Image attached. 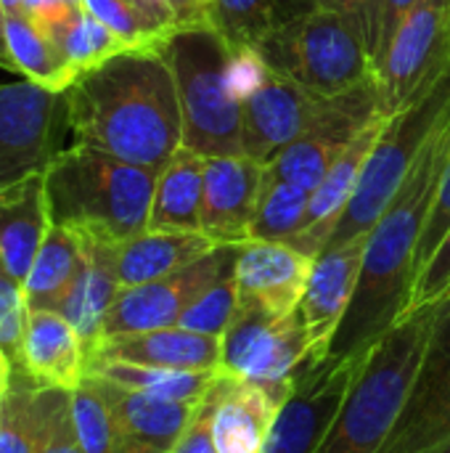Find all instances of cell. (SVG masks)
<instances>
[{
	"label": "cell",
	"mask_w": 450,
	"mask_h": 453,
	"mask_svg": "<svg viewBox=\"0 0 450 453\" xmlns=\"http://www.w3.org/2000/svg\"><path fill=\"white\" fill-rule=\"evenodd\" d=\"M0 69L5 72H16V64H13V56H11V48H8V35H5V8L0 3Z\"/></svg>",
	"instance_id": "obj_46"
},
{
	"label": "cell",
	"mask_w": 450,
	"mask_h": 453,
	"mask_svg": "<svg viewBox=\"0 0 450 453\" xmlns=\"http://www.w3.org/2000/svg\"><path fill=\"white\" fill-rule=\"evenodd\" d=\"M438 308L440 303L411 313L371 348L347 401L313 453H379L419 374Z\"/></svg>",
	"instance_id": "obj_4"
},
{
	"label": "cell",
	"mask_w": 450,
	"mask_h": 453,
	"mask_svg": "<svg viewBox=\"0 0 450 453\" xmlns=\"http://www.w3.org/2000/svg\"><path fill=\"white\" fill-rule=\"evenodd\" d=\"M215 244L202 231H143L125 242L114 244V268L119 287H138L156 279H164L204 255H210Z\"/></svg>",
	"instance_id": "obj_25"
},
{
	"label": "cell",
	"mask_w": 450,
	"mask_h": 453,
	"mask_svg": "<svg viewBox=\"0 0 450 453\" xmlns=\"http://www.w3.org/2000/svg\"><path fill=\"white\" fill-rule=\"evenodd\" d=\"M138 8L167 35L207 21V11L196 0H138Z\"/></svg>",
	"instance_id": "obj_43"
},
{
	"label": "cell",
	"mask_w": 450,
	"mask_h": 453,
	"mask_svg": "<svg viewBox=\"0 0 450 453\" xmlns=\"http://www.w3.org/2000/svg\"><path fill=\"white\" fill-rule=\"evenodd\" d=\"M318 0H215L207 21L233 50H257L271 35L313 13Z\"/></svg>",
	"instance_id": "obj_28"
},
{
	"label": "cell",
	"mask_w": 450,
	"mask_h": 453,
	"mask_svg": "<svg viewBox=\"0 0 450 453\" xmlns=\"http://www.w3.org/2000/svg\"><path fill=\"white\" fill-rule=\"evenodd\" d=\"M366 236L329 247L313 260L308 289L300 303V316L310 342V364H321L358 287L363 268Z\"/></svg>",
	"instance_id": "obj_17"
},
{
	"label": "cell",
	"mask_w": 450,
	"mask_h": 453,
	"mask_svg": "<svg viewBox=\"0 0 450 453\" xmlns=\"http://www.w3.org/2000/svg\"><path fill=\"white\" fill-rule=\"evenodd\" d=\"M450 297V231L443 239V244L435 250V255L430 257V263L424 265V271L416 276L414 289H411V300H408V313L432 308L438 303H446Z\"/></svg>",
	"instance_id": "obj_41"
},
{
	"label": "cell",
	"mask_w": 450,
	"mask_h": 453,
	"mask_svg": "<svg viewBox=\"0 0 450 453\" xmlns=\"http://www.w3.org/2000/svg\"><path fill=\"white\" fill-rule=\"evenodd\" d=\"M85 263L82 236L64 226H50L24 281L27 311H58Z\"/></svg>",
	"instance_id": "obj_29"
},
{
	"label": "cell",
	"mask_w": 450,
	"mask_h": 453,
	"mask_svg": "<svg viewBox=\"0 0 450 453\" xmlns=\"http://www.w3.org/2000/svg\"><path fill=\"white\" fill-rule=\"evenodd\" d=\"M40 441V385L13 374L0 406V453H37Z\"/></svg>",
	"instance_id": "obj_34"
},
{
	"label": "cell",
	"mask_w": 450,
	"mask_h": 453,
	"mask_svg": "<svg viewBox=\"0 0 450 453\" xmlns=\"http://www.w3.org/2000/svg\"><path fill=\"white\" fill-rule=\"evenodd\" d=\"M0 3H3L5 13H11V11H21V5H24V0H0Z\"/></svg>",
	"instance_id": "obj_48"
},
{
	"label": "cell",
	"mask_w": 450,
	"mask_h": 453,
	"mask_svg": "<svg viewBox=\"0 0 450 453\" xmlns=\"http://www.w3.org/2000/svg\"><path fill=\"white\" fill-rule=\"evenodd\" d=\"M156 170L74 143L45 170L53 226L103 242H125L149 228Z\"/></svg>",
	"instance_id": "obj_3"
},
{
	"label": "cell",
	"mask_w": 450,
	"mask_h": 453,
	"mask_svg": "<svg viewBox=\"0 0 450 453\" xmlns=\"http://www.w3.org/2000/svg\"><path fill=\"white\" fill-rule=\"evenodd\" d=\"M313 260L316 257L284 242L249 239L239 244V257L233 265L239 300L260 308L273 319L297 313L308 289Z\"/></svg>",
	"instance_id": "obj_16"
},
{
	"label": "cell",
	"mask_w": 450,
	"mask_h": 453,
	"mask_svg": "<svg viewBox=\"0 0 450 453\" xmlns=\"http://www.w3.org/2000/svg\"><path fill=\"white\" fill-rule=\"evenodd\" d=\"M21 374L40 388L56 390H74L88 377V348L61 313L29 311Z\"/></svg>",
	"instance_id": "obj_23"
},
{
	"label": "cell",
	"mask_w": 450,
	"mask_h": 453,
	"mask_svg": "<svg viewBox=\"0 0 450 453\" xmlns=\"http://www.w3.org/2000/svg\"><path fill=\"white\" fill-rule=\"evenodd\" d=\"M239 244H220L202 260L149 284L122 287L106 313L103 337L178 326L180 316L228 271H233ZM101 337V340H103Z\"/></svg>",
	"instance_id": "obj_12"
},
{
	"label": "cell",
	"mask_w": 450,
	"mask_h": 453,
	"mask_svg": "<svg viewBox=\"0 0 450 453\" xmlns=\"http://www.w3.org/2000/svg\"><path fill=\"white\" fill-rule=\"evenodd\" d=\"M450 154V104L424 141L403 186L366 236L363 268L353 303L321 364L366 356L387 332L406 321L414 289L419 239L432 210Z\"/></svg>",
	"instance_id": "obj_1"
},
{
	"label": "cell",
	"mask_w": 450,
	"mask_h": 453,
	"mask_svg": "<svg viewBox=\"0 0 450 453\" xmlns=\"http://www.w3.org/2000/svg\"><path fill=\"white\" fill-rule=\"evenodd\" d=\"M50 40L56 42V48L74 80L82 72L103 64L106 58H111L122 50H130L109 27H103L82 5H77L72 11V16L50 35Z\"/></svg>",
	"instance_id": "obj_33"
},
{
	"label": "cell",
	"mask_w": 450,
	"mask_h": 453,
	"mask_svg": "<svg viewBox=\"0 0 450 453\" xmlns=\"http://www.w3.org/2000/svg\"><path fill=\"white\" fill-rule=\"evenodd\" d=\"M416 3L419 0H374L371 3V11L363 24V40H366V50L371 58L374 74L382 69L395 32L400 29L406 16L416 8Z\"/></svg>",
	"instance_id": "obj_40"
},
{
	"label": "cell",
	"mask_w": 450,
	"mask_h": 453,
	"mask_svg": "<svg viewBox=\"0 0 450 453\" xmlns=\"http://www.w3.org/2000/svg\"><path fill=\"white\" fill-rule=\"evenodd\" d=\"M204 162L207 157L180 146L159 170L149 231H202L204 202Z\"/></svg>",
	"instance_id": "obj_27"
},
{
	"label": "cell",
	"mask_w": 450,
	"mask_h": 453,
	"mask_svg": "<svg viewBox=\"0 0 450 453\" xmlns=\"http://www.w3.org/2000/svg\"><path fill=\"white\" fill-rule=\"evenodd\" d=\"M308 207H310V191L271 175L265 167V183L249 228V239L292 244L297 234L305 228Z\"/></svg>",
	"instance_id": "obj_32"
},
{
	"label": "cell",
	"mask_w": 450,
	"mask_h": 453,
	"mask_svg": "<svg viewBox=\"0 0 450 453\" xmlns=\"http://www.w3.org/2000/svg\"><path fill=\"white\" fill-rule=\"evenodd\" d=\"M172 453H217L215 441H212V425H210V403H207V395H204L202 403L196 406L194 419L188 422L186 433H183L180 441L175 443Z\"/></svg>",
	"instance_id": "obj_44"
},
{
	"label": "cell",
	"mask_w": 450,
	"mask_h": 453,
	"mask_svg": "<svg viewBox=\"0 0 450 453\" xmlns=\"http://www.w3.org/2000/svg\"><path fill=\"white\" fill-rule=\"evenodd\" d=\"M379 453H450V297L438 308L419 374Z\"/></svg>",
	"instance_id": "obj_13"
},
{
	"label": "cell",
	"mask_w": 450,
	"mask_h": 453,
	"mask_svg": "<svg viewBox=\"0 0 450 453\" xmlns=\"http://www.w3.org/2000/svg\"><path fill=\"white\" fill-rule=\"evenodd\" d=\"M236 308H239V284L233 271H228L180 316L178 326L210 337H223Z\"/></svg>",
	"instance_id": "obj_37"
},
{
	"label": "cell",
	"mask_w": 450,
	"mask_h": 453,
	"mask_svg": "<svg viewBox=\"0 0 450 453\" xmlns=\"http://www.w3.org/2000/svg\"><path fill=\"white\" fill-rule=\"evenodd\" d=\"M448 231H450V154H448V162H446V170H443V178H440V186H438V194H435V202H432V210H430V215H427V223H424L422 239H419L416 265H414V281H416V276L424 271V265L430 263V257L435 255V250L443 244V239L448 236Z\"/></svg>",
	"instance_id": "obj_42"
},
{
	"label": "cell",
	"mask_w": 450,
	"mask_h": 453,
	"mask_svg": "<svg viewBox=\"0 0 450 453\" xmlns=\"http://www.w3.org/2000/svg\"><path fill=\"white\" fill-rule=\"evenodd\" d=\"M265 183V165L244 154L207 157L202 234L215 244H244Z\"/></svg>",
	"instance_id": "obj_18"
},
{
	"label": "cell",
	"mask_w": 450,
	"mask_h": 453,
	"mask_svg": "<svg viewBox=\"0 0 450 453\" xmlns=\"http://www.w3.org/2000/svg\"><path fill=\"white\" fill-rule=\"evenodd\" d=\"M196 3H199V5H202V8H204V11H207V8H210V5H212V3H215V0H196Z\"/></svg>",
	"instance_id": "obj_49"
},
{
	"label": "cell",
	"mask_w": 450,
	"mask_h": 453,
	"mask_svg": "<svg viewBox=\"0 0 450 453\" xmlns=\"http://www.w3.org/2000/svg\"><path fill=\"white\" fill-rule=\"evenodd\" d=\"M5 35L16 72L24 74V80L50 90H66L74 82L56 42L24 11L5 13Z\"/></svg>",
	"instance_id": "obj_31"
},
{
	"label": "cell",
	"mask_w": 450,
	"mask_h": 453,
	"mask_svg": "<svg viewBox=\"0 0 450 453\" xmlns=\"http://www.w3.org/2000/svg\"><path fill=\"white\" fill-rule=\"evenodd\" d=\"M255 53L271 69L321 98L345 96L377 82L361 24L329 8H316L271 35Z\"/></svg>",
	"instance_id": "obj_6"
},
{
	"label": "cell",
	"mask_w": 450,
	"mask_h": 453,
	"mask_svg": "<svg viewBox=\"0 0 450 453\" xmlns=\"http://www.w3.org/2000/svg\"><path fill=\"white\" fill-rule=\"evenodd\" d=\"M450 66V0H419L377 72L379 109L395 117L422 101Z\"/></svg>",
	"instance_id": "obj_11"
},
{
	"label": "cell",
	"mask_w": 450,
	"mask_h": 453,
	"mask_svg": "<svg viewBox=\"0 0 450 453\" xmlns=\"http://www.w3.org/2000/svg\"><path fill=\"white\" fill-rule=\"evenodd\" d=\"M377 117H382L377 82L326 98L316 122L265 167L271 175L313 194L353 138Z\"/></svg>",
	"instance_id": "obj_14"
},
{
	"label": "cell",
	"mask_w": 450,
	"mask_h": 453,
	"mask_svg": "<svg viewBox=\"0 0 450 453\" xmlns=\"http://www.w3.org/2000/svg\"><path fill=\"white\" fill-rule=\"evenodd\" d=\"M207 403L217 453H263L286 401L255 382L217 374Z\"/></svg>",
	"instance_id": "obj_20"
},
{
	"label": "cell",
	"mask_w": 450,
	"mask_h": 453,
	"mask_svg": "<svg viewBox=\"0 0 450 453\" xmlns=\"http://www.w3.org/2000/svg\"><path fill=\"white\" fill-rule=\"evenodd\" d=\"M450 104V66L443 80L411 109L387 117L366 165L358 180V188L339 218L329 247L347 244L358 236H369V231L377 226V220L385 215L387 204L403 186L408 170L414 167L424 141L430 138L435 122Z\"/></svg>",
	"instance_id": "obj_7"
},
{
	"label": "cell",
	"mask_w": 450,
	"mask_h": 453,
	"mask_svg": "<svg viewBox=\"0 0 450 453\" xmlns=\"http://www.w3.org/2000/svg\"><path fill=\"white\" fill-rule=\"evenodd\" d=\"M371 3L374 0H318L321 8H329V11H339L345 16H353L361 24V29L366 24V16L371 11Z\"/></svg>",
	"instance_id": "obj_45"
},
{
	"label": "cell",
	"mask_w": 450,
	"mask_h": 453,
	"mask_svg": "<svg viewBox=\"0 0 450 453\" xmlns=\"http://www.w3.org/2000/svg\"><path fill=\"white\" fill-rule=\"evenodd\" d=\"M233 82L241 96V154L263 165L297 141L326 104L271 69L255 50H233Z\"/></svg>",
	"instance_id": "obj_8"
},
{
	"label": "cell",
	"mask_w": 450,
	"mask_h": 453,
	"mask_svg": "<svg viewBox=\"0 0 450 453\" xmlns=\"http://www.w3.org/2000/svg\"><path fill=\"white\" fill-rule=\"evenodd\" d=\"M125 3H133V5H138V0H125Z\"/></svg>",
	"instance_id": "obj_51"
},
{
	"label": "cell",
	"mask_w": 450,
	"mask_h": 453,
	"mask_svg": "<svg viewBox=\"0 0 450 453\" xmlns=\"http://www.w3.org/2000/svg\"><path fill=\"white\" fill-rule=\"evenodd\" d=\"M371 353V350H369ZM366 353V356H369ZM366 356L347 358L342 364H310L297 372L294 388L278 411L273 433L263 453H313L324 433L347 401Z\"/></svg>",
	"instance_id": "obj_15"
},
{
	"label": "cell",
	"mask_w": 450,
	"mask_h": 453,
	"mask_svg": "<svg viewBox=\"0 0 450 453\" xmlns=\"http://www.w3.org/2000/svg\"><path fill=\"white\" fill-rule=\"evenodd\" d=\"M82 8L90 11L103 27H109L127 48H159L167 40V32H162L156 24L149 21V16L125 0H82Z\"/></svg>",
	"instance_id": "obj_36"
},
{
	"label": "cell",
	"mask_w": 450,
	"mask_h": 453,
	"mask_svg": "<svg viewBox=\"0 0 450 453\" xmlns=\"http://www.w3.org/2000/svg\"><path fill=\"white\" fill-rule=\"evenodd\" d=\"M66 90H50L29 80L0 85V188L45 173L66 149Z\"/></svg>",
	"instance_id": "obj_10"
},
{
	"label": "cell",
	"mask_w": 450,
	"mask_h": 453,
	"mask_svg": "<svg viewBox=\"0 0 450 453\" xmlns=\"http://www.w3.org/2000/svg\"><path fill=\"white\" fill-rule=\"evenodd\" d=\"M74 143L162 170L183 146V117L159 48H130L82 72L66 88Z\"/></svg>",
	"instance_id": "obj_2"
},
{
	"label": "cell",
	"mask_w": 450,
	"mask_h": 453,
	"mask_svg": "<svg viewBox=\"0 0 450 453\" xmlns=\"http://www.w3.org/2000/svg\"><path fill=\"white\" fill-rule=\"evenodd\" d=\"M37 453H85L72 422L69 390L40 388V441Z\"/></svg>",
	"instance_id": "obj_39"
},
{
	"label": "cell",
	"mask_w": 450,
	"mask_h": 453,
	"mask_svg": "<svg viewBox=\"0 0 450 453\" xmlns=\"http://www.w3.org/2000/svg\"><path fill=\"white\" fill-rule=\"evenodd\" d=\"M88 374L103 377L141 395L178 401V403H199L212 390L220 372H178V369H156V366H135V364H93Z\"/></svg>",
	"instance_id": "obj_30"
},
{
	"label": "cell",
	"mask_w": 450,
	"mask_h": 453,
	"mask_svg": "<svg viewBox=\"0 0 450 453\" xmlns=\"http://www.w3.org/2000/svg\"><path fill=\"white\" fill-rule=\"evenodd\" d=\"M93 364H135L178 372H220L223 337L188 332L183 326H164L149 332H130L103 337L88 358Z\"/></svg>",
	"instance_id": "obj_19"
},
{
	"label": "cell",
	"mask_w": 450,
	"mask_h": 453,
	"mask_svg": "<svg viewBox=\"0 0 450 453\" xmlns=\"http://www.w3.org/2000/svg\"><path fill=\"white\" fill-rule=\"evenodd\" d=\"M82 244H85L82 271L56 313H61L77 329L90 358V353L103 337L106 313L122 287H119L117 268H114V242L82 236Z\"/></svg>",
	"instance_id": "obj_26"
},
{
	"label": "cell",
	"mask_w": 450,
	"mask_h": 453,
	"mask_svg": "<svg viewBox=\"0 0 450 453\" xmlns=\"http://www.w3.org/2000/svg\"><path fill=\"white\" fill-rule=\"evenodd\" d=\"M0 406H3V395H0Z\"/></svg>",
	"instance_id": "obj_52"
},
{
	"label": "cell",
	"mask_w": 450,
	"mask_h": 453,
	"mask_svg": "<svg viewBox=\"0 0 450 453\" xmlns=\"http://www.w3.org/2000/svg\"><path fill=\"white\" fill-rule=\"evenodd\" d=\"M72 3H74V5H82V0H72Z\"/></svg>",
	"instance_id": "obj_50"
},
{
	"label": "cell",
	"mask_w": 450,
	"mask_h": 453,
	"mask_svg": "<svg viewBox=\"0 0 450 453\" xmlns=\"http://www.w3.org/2000/svg\"><path fill=\"white\" fill-rule=\"evenodd\" d=\"M69 409L85 453H114V417L95 377L88 374L69 390Z\"/></svg>",
	"instance_id": "obj_35"
},
{
	"label": "cell",
	"mask_w": 450,
	"mask_h": 453,
	"mask_svg": "<svg viewBox=\"0 0 450 453\" xmlns=\"http://www.w3.org/2000/svg\"><path fill=\"white\" fill-rule=\"evenodd\" d=\"M27 300L24 284L8 271L0 257V353L13 374H21V345L27 332Z\"/></svg>",
	"instance_id": "obj_38"
},
{
	"label": "cell",
	"mask_w": 450,
	"mask_h": 453,
	"mask_svg": "<svg viewBox=\"0 0 450 453\" xmlns=\"http://www.w3.org/2000/svg\"><path fill=\"white\" fill-rule=\"evenodd\" d=\"M308 356L310 342L300 311L286 319H273L239 300L223 334L220 374L255 382L286 401Z\"/></svg>",
	"instance_id": "obj_9"
},
{
	"label": "cell",
	"mask_w": 450,
	"mask_h": 453,
	"mask_svg": "<svg viewBox=\"0 0 450 453\" xmlns=\"http://www.w3.org/2000/svg\"><path fill=\"white\" fill-rule=\"evenodd\" d=\"M159 53L175 77L183 146L204 157L241 154V96L225 37L204 21L167 35Z\"/></svg>",
	"instance_id": "obj_5"
},
{
	"label": "cell",
	"mask_w": 450,
	"mask_h": 453,
	"mask_svg": "<svg viewBox=\"0 0 450 453\" xmlns=\"http://www.w3.org/2000/svg\"><path fill=\"white\" fill-rule=\"evenodd\" d=\"M50 226L45 173L27 175L0 188V257L21 284Z\"/></svg>",
	"instance_id": "obj_24"
},
{
	"label": "cell",
	"mask_w": 450,
	"mask_h": 453,
	"mask_svg": "<svg viewBox=\"0 0 450 453\" xmlns=\"http://www.w3.org/2000/svg\"><path fill=\"white\" fill-rule=\"evenodd\" d=\"M11 380H13V372H11L8 361L3 358V353H0V395L11 388Z\"/></svg>",
	"instance_id": "obj_47"
},
{
	"label": "cell",
	"mask_w": 450,
	"mask_h": 453,
	"mask_svg": "<svg viewBox=\"0 0 450 453\" xmlns=\"http://www.w3.org/2000/svg\"><path fill=\"white\" fill-rule=\"evenodd\" d=\"M95 377V374H90ZM101 385L114 417V453H172L202 403H178L133 393L103 377Z\"/></svg>",
	"instance_id": "obj_21"
},
{
	"label": "cell",
	"mask_w": 450,
	"mask_h": 453,
	"mask_svg": "<svg viewBox=\"0 0 450 453\" xmlns=\"http://www.w3.org/2000/svg\"><path fill=\"white\" fill-rule=\"evenodd\" d=\"M387 117H377L374 122H369L355 138L353 143L345 149V154L332 165V170L326 173V178L318 183V188L310 194V207H308V220H305V228L297 234V239L292 242L294 250L310 255V257H318L339 218L345 215L355 188H358V180H361V173H363V165L385 127Z\"/></svg>",
	"instance_id": "obj_22"
}]
</instances>
